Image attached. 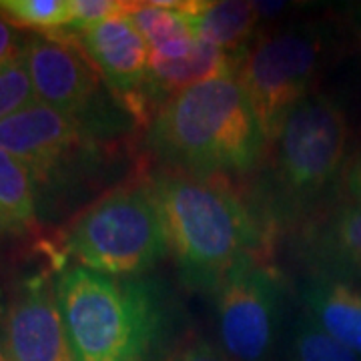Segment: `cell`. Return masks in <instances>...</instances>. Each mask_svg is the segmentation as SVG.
<instances>
[{
	"mask_svg": "<svg viewBox=\"0 0 361 361\" xmlns=\"http://www.w3.org/2000/svg\"><path fill=\"white\" fill-rule=\"evenodd\" d=\"M142 175L163 219L169 255L187 287L215 293L243 261L269 257L275 233L233 179L169 167Z\"/></svg>",
	"mask_w": 361,
	"mask_h": 361,
	"instance_id": "cell-1",
	"label": "cell"
},
{
	"mask_svg": "<svg viewBox=\"0 0 361 361\" xmlns=\"http://www.w3.org/2000/svg\"><path fill=\"white\" fill-rule=\"evenodd\" d=\"M159 167L237 179L257 171L267 141L235 75L209 78L173 94L147 125Z\"/></svg>",
	"mask_w": 361,
	"mask_h": 361,
	"instance_id": "cell-2",
	"label": "cell"
},
{
	"mask_svg": "<svg viewBox=\"0 0 361 361\" xmlns=\"http://www.w3.org/2000/svg\"><path fill=\"white\" fill-rule=\"evenodd\" d=\"M349 121L334 97L311 92L287 115L251 197L273 233L303 227L348 165Z\"/></svg>",
	"mask_w": 361,
	"mask_h": 361,
	"instance_id": "cell-3",
	"label": "cell"
},
{
	"mask_svg": "<svg viewBox=\"0 0 361 361\" xmlns=\"http://www.w3.org/2000/svg\"><path fill=\"white\" fill-rule=\"evenodd\" d=\"M54 289L77 361L161 360L171 313L153 279L109 277L77 265L59 275Z\"/></svg>",
	"mask_w": 361,
	"mask_h": 361,
	"instance_id": "cell-4",
	"label": "cell"
},
{
	"mask_svg": "<svg viewBox=\"0 0 361 361\" xmlns=\"http://www.w3.org/2000/svg\"><path fill=\"white\" fill-rule=\"evenodd\" d=\"M61 253L109 277H141L167 257L163 219L145 175L85 207L63 233Z\"/></svg>",
	"mask_w": 361,
	"mask_h": 361,
	"instance_id": "cell-5",
	"label": "cell"
},
{
	"mask_svg": "<svg viewBox=\"0 0 361 361\" xmlns=\"http://www.w3.org/2000/svg\"><path fill=\"white\" fill-rule=\"evenodd\" d=\"M327 56L329 35L315 25L287 28L247 49L235 77L245 89L267 147L287 115L313 92Z\"/></svg>",
	"mask_w": 361,
	"mask_h": 361,
	"instance_id": "cell-6",
	"label": "cell"
},
{
	"mask_svg": "<svg viewBox=\"0 0 361 361\" xmlns=\"http://www.w3.org/2000/svg\"><path fill=\"white\" fill-rule=\"evenodd\" d=\"M221 349L233 361H269L283 313V281L269 257L243 261L215 291Z\"/></svg>",
	"mask_w": 361,
	"mask_h": 361,
	"instance_id": "cell-7",
	"label": "cell"
},
{
	"mask_svg": "<svg viewBox=\"0 0 361 361\" xmlns=\"http://www.w3.org/2000/svg\"><path fill=\"white\" fill-rule=\"evenodd\" d=\"M23 61L40 104L77 116L94 130L113 127L121 104L106 103L115 97L104 90L103 78L73 37L28 35Z\"/></svg>",
	"mask_w": 361,
	"mask_h": 361,
	"instance_id": "cell-8",
	"label": "cell"
},
{
	"mask_svg": "<svg viewBox=\"0 0 361 361\" xmlns=\"http://www.w3.org/2000/svg\"><path fill=\"white\" fill-rule=\"evenodd\" d=\"M0 149L26 165L40 187L65 179L103 153L99 130L40 103L0 121Z\"/></svg>",
	"mask_w": 361,
	"mask_h": 361,
	"instance_id": "cell-9",
	"label": "cell"
},
{
	"mask_svg": "<svg viewBox=\"0 0 361 361\" xmlns=\"http://www.w3.org/2000/svg\"><path fill=\"white\" fill-rule=\"evenodd\" d=\"M68 37L77 40L121 109L135 123L149 125L155 115L149 97L151 49L129 16L118 14Z\"/></svg>",
	"mask_w": 361,
	"mask_h": 361,
	"instance_id": "cell-10",
	"label": "cell"
},
{
	"mask_svg": "<svg viewBox=\"0 0 361 361\" xmlns=\"http://www.w3.org/2000/svg\"><path fill=\"white\" fill-rule=\"evenodd\" d=\"M0 336L11 361H77L56 301L54 281L32 275L11 299Z\"/></svg>",
	"mask_w": 361,
	"mask_h": 361,
	"instance_id": "cell-11",
	"label": "cell"
},
{
	"mask_svg": "<svg viewBox=\"0 0 361 361\" xmlns=\"http://www.w3.org/2000/svg\"><path fill=\"white\" fill-rule=\"evenodd\" d=\"M299 249L317 275L361 283V203H345L299 227Z\"/></svg>",
	"mask_w": 361,
	"mask_h": 361,
	"instance_id": "cell-12",
	"label": "cell"
},
{
	"mask_svg": "<svg viewBox=\"0 0 361 361\" xmlns=\"http://www.w3.org/2000/svg\"><path fill=\"white\" fill-rule=\"evenodd\" d=\"M301 299L311 322L361 357V285L313 273Z\"/></svg>",
	"mask_w": 361,
	"mask_h": 361,
	"instance_id": "cell-13",
	"label": "cell"
},
{
	"mask_svg": "<svg viewBox=\"0 0 361 361\" xmlns=\"http://www.w3.org/2000/svg\"><path fill=\"white\" fill-rule=\"evenodd\" d=\"M180 13L201 40L229 54H245L255 35L261 8L253 2H201L179 0Z\"/></svg>",
	"mask_w": 361,
	"mask_h": 361,
	"instance_id": "cell-14",
	"label": "cell"
},
{
	"mask_svg": "<svg viewBox=\"0 0 361 361\" xmlns=\"http://www.w3.org/2000/svg\"><path fill=\"white\" fill-rule=\"evenodd\" d=\"M39 187L18 159L0 149V237H23L37 229Z\"/></svg>",
	"mask_w": 361,
	"mask_h": 361,
	"instance_id": "cell-15",
	"label": "cell"
},
{
	"mask_svg": "<svg viewBox=\"0 0 361 361\" xmlns=\"http://www.w3.org/2000/svg\"><path fill=\"white\" fill-rule=\"evenodd\" d=\"M0 16L18 30L63 35L71 26V0H0Z\"/></svg>",
	"mask_w": 361,
	"mask_h": 361,
	"instance_id": "cell-16",
	"label": "cell"
},
{
	"mask_svg": "<svg viewBox=\"0 0 361 361\" xmlns=\"http://www.w3.org/2000/svg\"><path fill=\"white\" fill-rule=\"evenodd\" d=\"M285 361H361V357L327 336L307 315H301L293 325Z\"/></svg>",
	"mask_w": 361,
	"mask_h": 361,
	"instance_id": "cell-17",
	"label": "cell"
},
{
	"mask_svg": "<svg viewBox=\"0 0 361 361\" xmlns=\"http://www.w3.org/2000/svg\"><path fill=\"white\" fill-rule=\"evenodd\" d=\"M39 103L25 61H16L0 71V121Z\"/></svg>",
	"mask_w": 361,
	"mask_h": 361,
	"instance_id": "cell-18",
	"label": "cell"
},
{
	"mask_svg": "<svg viewBox=\"0 0 361 361\" xmlns=\"http://www.w3.org/2000/svg\"><path fill=\"white\" fill-rule=\"evenodd\" d=\"M125 11L127 2L121 0H71V26L63 35H78Z\"/></svg>",
	"mask_w": 361,
	"mask_h": 361,
	"instance_id": "cell-19",
	"label": "cell"
},
{
	"mask_svg": "<svg viewBox=\"0 0 361 361\" xmlns=\"http://www.w3.org/2000/svg\"><path fill=\"white\" fill-rule=\"evenodd\" d=\"M163 361H233L221 345L211 343L209 339L201 336L189 334L180 339L177 348L165 355Z\"/></svg>",
	"mask_w": 361,
	"mask_h": 361,
	"instance_id": "cell-20",
	"label": "cell"
},
{
	"mask_svg": "<svg viewBox=\"0 0 361 361\" xmlns=\"http://www.w3.org/2000/svg\"><path fill=\"white\" fill-rule=\"evenodd\" d=\"M26 37L0 16V71L23 59Z\"/></svg>",
	"mask_w": 361,
	"mask_h": 361,
	"instance_id": "cell-21",
	"label": "cell"
},
{
	"mask_svg": "<svg viewBox=\"0 0 361 361\" xmlns=\"http://www.w3.org/2000/svg\"><path fill=\"white\" fill-rule=\"evenodd\" d=\"M341 180L351 203H361V149L351 161H348Z\"/></svg>",
	"mask_w": 361,
	"mask_h": 361,
	"instance_id": "cell-22",
	"label": "cell"
},
{
	"mask_svg": "<svg viewBox=\"0 0 361 361\" xmlns=\"http://www.w3.org/2000/svg\"><path fill=\"white\" fill-rule=\"evenodd\" d=\"M0 361H11L8 360V353L4 349V341H2V336H0Z\"/></svg>",
	"mask_w": 361,
	"mask_h": 361,
	"instance_id": "cell-23",
	"label": "cell"
}]
</instances>
